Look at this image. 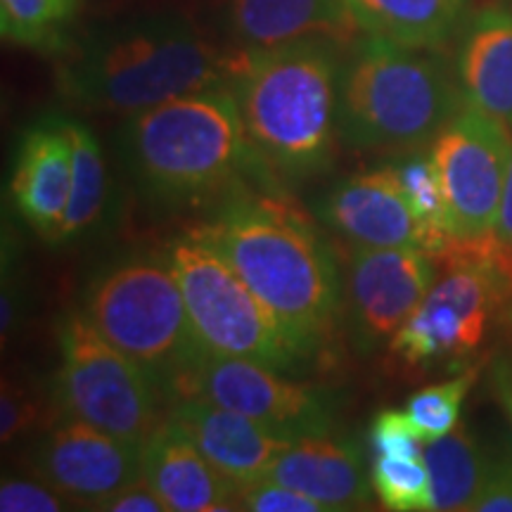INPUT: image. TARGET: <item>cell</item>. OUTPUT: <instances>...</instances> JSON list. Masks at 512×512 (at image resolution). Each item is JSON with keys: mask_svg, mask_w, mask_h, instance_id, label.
Returning <instances> with one entry per match:
<instances>
[{"mask_svg": "<svg viewBox=\"0 0 512 512\" xmlns=\"http://www.w3.org/2000/svg\"><path fill=\"white\" fill-rule=\"evenodd\" d=\"M197 233L226 256L287 332L318 354L342 306L344 275L311 223L283 202L235 188Z\"/></svg>", "mask_w": 512, "mask_h": 512, "instance_id": "obj_1", "label": "cell"}, {"mask_svg": "<svg viewBox=\"0 0 512 512\" xmlns=\"http://www.w3.org/2000/svg\"><path fill=\"white\" fill-rule=\"evenodd\" d=\"M337 43L325 38L271 50H245L233 88L256 159L273 174L304 181L325 171L337 131Z\"/></svg>", "mask_w": 512, "mask_h": 512, "instance_id": "obj_2", "label": "cell"}, {"mask_svg": "<svg viewBox=\"0 0 512 512\" xmlns=\"http://www.w3.org/2000/svg\"><path fill=\"white\" fill-rule=\"evenodd\" d=\"M235 62L185 17L152 15L93 34L62 64L57 81L88 110L131 117L181 95L230 86Z\"/></svg>", "mask_w": 512, "mask_h": 512, "instance_id": "obj_3", "label": "cell"}, {"mask_svg": "<svg viewBox=\"0 0 512 512\" xmlns=\"http://www.w3.org/2000/svg\"><path fill=\"white\" fill-rule=\"evenodd\" d=\"M119 147L140 195L162 209L197 207L230 195L247 166L259 162L230 86L131 114Z\"/></svg>", "mask_w": 512, "mask_h": 512, "instance_id": "obj_4", "label": "cell"}, {"mask_svg": "<svg viewBox=\"0 0 512 512\" xmlns=\"http://www.w3.org/2000/svg\"><path fill=\"white\" fill-rule=\"evenodd\" d=\"M465 105L458 76L430 48L363 34L339 76V140L351 150L408 155Z\"/></svg>", "mask_w": 512, "mask_h": 512, "instance_id": "obj_5", "label": "cell"}, {"mask_svg": "<svg viewBox=\"0 0 512 512\" xmlns=\"http://www.w3.org/2000/svg\"><path fill=\"white\" fill-rule=\"evenodd\" d=\"M81 311L107 342L152 375L171 403L202 347L169 256H124L95 273Z\"/></svg>", "mask_w": 512, "mask_h": 512, "instance_id": "obj_6", "label": "cell"}, {"mask_svg": "<svg viewBox=\"0 0 512 512\" xmlns=\"http://www.w3.org/2000/svg\"><path fill=\"white\" fill-rule=\"evenodd\" d=\"M192 328L209 354L247 358L287 375H304L316 351L297 342L240 273L204 235H178L166 252Z\"/></svg>", "mask_w": 512, "mask_h": 512, "instance_id": "obj_7", "label": "cell"}, {"mask_svg": "<svg viewBox=\"0 0 512 512\" xmlns=\"http://www.w3.org/2000/svg\"><path fill=\"white\" fill-rule=\"evenodd\" d=\"M60 366L53 380L55 411L143 446L166 418L162 387L133 358L107 342L83 311L57 325Z\"/></svg>", "mask_w": 512, "mask_h": 512, "instance_id": "obj_8", "label": "cell"}, {"mask_svg": "<svg viewBox=\"0 0 512 512\" xmlns=\"http://www.w3.org/2000/svg\"><path fill=\"white\" fill-rule=\"evenodd\" d=\"M448 211V254H496V226L512 169V128L467 105L430 143Z\"/></svg>", "mask_w": 512, "mask_h": 512, "instance_id": "obj_9", "label": "cell"}, {"mask_svg": "<svg viewBox=\"0 0 512 512\" xmlns=\"http://www.w3.org/2000/svg\"><path fill=\"white\" fill-rule=\"evenodd\" d=\"M510 292L512 264L503 252L456 259L401 325L389 351L413 368H467L491 328H498Z\"/></svg>", "mask_w": 512, "mask_h": 512, "instance_id": "obj_10", "label": "cell"}, {"mask_svg": "<svg viewBox=\"0 0 512 512\" xmlns=\"http://www.w3.org/2000/svg\"><path fill=\"white\" fill-rule=\"evenodd\" d=\"M185 396L238 411L292 441L330 434L337 420V401L330 389L299 382L264 363L209 351L185 377L171 403Z\"/></svg>", "mask_w": 512, "mask_h": 512, "instance_id": "obj_11", "label": "cell"}, {"mask_svg": "<svg viewBox=\"0 0 512 512\" xmlns=\"http://www.w3.org/2000/svg\"><path fill=\"white\" fill-rule=\"evenodd\" d=\"M437 256L420 247H356L344 273L347 325L361 354L389 347L437 280Z\"/></svg>", "mask_w": 512, "mask_h": 512, "instance_id": "obj_12", "label": "cell"}, {"mask_svg": "<svg viewBox=\"0 0 512 512\" xmlns=\"http://www.w3.org/2000/svg\"><path fill=\"white\" fill-rule=\"evenodd\" d=\"M27 467L72 503L100 510L140 477V444L57 413L31 444Z\"/></svg>", "mask_w": 512, "mask_h": 512, "instance_id": "obj_13", "label": "cell"}, {"mask_svg": "<svg viewBox=\"0 0 512 512\" xmlns=\"http://www.w3.org/2000/svg\"><path fill=\"white\" fill-rule=\"evenodd\" d=\"M316 216L356 247H420L434 254L432 235L415 216L394 164L342 178L318 197Z\"/></svg>", "mask_w": 512, "mask_h": 512, "instance_id": "obj_14", "label": "cell"}, {"mask_svg": "<svg viewBox=\"0 0 512 512\" xmlns=\"http://www.w3.org/2000/svg\"><path fill=\"white\" fill-rule=\"evenodd\" d=\"M74 150L64 117L31 124L19 140L10 174L17 214L46 242H57L72 195Z\"/></svg>", "mask_w": 512, "mask_h": 512, "instance_id": "obj_15", "label": "cell"}, {"mask_svg": "<svg viewBox=\"0 0 512 512\" xmlns=\"http://www.w3.org/2000/svg\"><path fill=\"white\" fill-rule=\"evenodd\" d=\"M211 460V465L235 486L264 479L275 460L294 441L280 437L247 415L216 406L207 399L185 396L169 403V415Z\"/></svg>", "mask_w": 512, "mask_h": 512, "instance_id": "obj_16", "label": "cell"}, {"mask_svg": "<svg viewBox=\"0 0 512 512\" xmlns=\"http://www.w3.org/2000/svg\"><path fill=\"white\" fill-rule=\"evenodd\" d=\"M140 475L169 512L238 510V486L211 465L171 418L140 446Z\"/></svg>", "mask_w": 512, "mask_h": 512, "instance_id": "obj_17", "label": "cell"}, {"mask_svg": "<svg viewBox=\"0 0 512 512\" xmlns=\"http://www.w3.org/2000/svg\"><path fill=\"white\" fill-rule=\"evenodd\" d=\"M266 477L316 498L332 512L366 508L373 494L361 448L332 432L294 441Z\"/></svg>", "mask_w": 512, "mask_h": 512, "instance_id": "obj_18", "label": "cell"}, {"mask_svg": "<svg viewBox=\"0 0 512 512\" xmlns=\"http://www.w3.org/2000/svg\"><path fill=\"white\" fill-rule=\"evenodd\" d=\"M228 24L247 50H271L311 38L356 43L363 34L347 0H230Z\"/></svg>", "mask_w": 512, "mask_h": 512, "instance_id": "obj_19", "label": "cell"}, {"mask_svg": "<svg viewBox=\"0 0 512 512\" xmlns=\"http://www.w3.org/2000/svg\"><path fill=\"white\" fill-rule=\"evenodd\" d=\"M456 76L470 105L512 128V10L484 8L465 19Z\"/></svg>", "mask_w": 512, "mask_h": 512, "instance_id": "obj_20", "label": "cell"}, {"mask_svg": "<svg viewBox=\"0 0 512 512\" xmlns=\"http://www.w3.org/2000/svg\"><path fill=\"white\" fill-rule=\"evenodd\" d=\"M467 0H347L363 34L411 48H439L465 22Z\"/></svg>", "mask_w": 512, "mask_h": 512, "instance_id": "obj_21", "label": "cell"}, {"mask_svg": "<svg viewBox=\"0 0 512 512\" xmlns=\"http://www.w3.org/2000/svg\"><path fill=\"white\" fill-rule=\"evenodd\" d=\"M494 448L484 446L467 425L453 427L444 437L425 444L422 460L430 472L432 510H472L489 477Z\"/></svg>", "mask_w": 512, "mask_h": 512, "instance_id": "obj_22", "label": "cell"}, {"mask_svg": "<svg viewBox=\"0 0 512 512\" xmlns=\"http://www.w3.org/2000/svg\"><path fill=\"white\" fill-rule=\"evenodd\" d=\"M64 126L72 140L74 169L72 195H69V207L55 245L79 240L93 226H98L107 204V166L98 138L93 136L91 128L76 119H64Z\"/></svg>", "mask_w": 512, "mask_h": 512, "instance_id": "obj_23", "label": "cell"}, {"mask_svg": "<svg viewBox=\"0 0 512 512\" xmlns=\"http://www.w3.org/2000/svg\"><path fill=\"white\" fill-rule=\"evenodd\" d=\"M79 5L81 0H0V34L12 46L55 50Z\"/></svg>", "mask_w": 512, "mask_h": 512, "instance_id": "obj_24", "label": "cell"}, {"mask_svg": "<svg viewBox=\"0 0 512 512\" xmlns=\"http://www.w3.org/2000/svg\"><path fill=\"white\" fill-rule=\"evenodd\" d=\"M394 166L415 216H418L427 233L432 235L434 256L448 254L453 247L451 230H448V211L430 152H408L403 162Z\"/></svg>", "mask_w": 512, "mask_h": 512, "instance_id": "obj_25", "label": "cell"}, {"mask_svg": "<svg viewBox=\"0 0 512 512\" xmlns=\"http://www.w3.org/2000/svg\"><path fill=\"white\" fill-rule=\"evenodd\" d=\"M373 494L396 512L432 510L430 472L422 458L375 456L370 465Z\"/></svg>", "mask_w": 512, "mask_h": 512, "instance_id": "obj_26", "label": "cell"}, {"mask_svg": "<svg viewBox=\"0 0 512 512\" xmlns=\"http://www.w3.org/2000/svg\"><path fill=\"white\" fill-rule=\"evenodd\" d=\"M477 375V368H463L456 377L422 387L420 392H415L408 399L406 411L411 415L413 425L418 427L422 439H439L458 425L463 401L472 384L477 382Z\"/></svg>", "mask_w": 512, "mask_h": 512, "instance_id": "obj_27", "label": "cell"}, {"mask_svg": "<svg viewBox=\"0 0 512 512\" xmlns=\"http://www.w3.org/2000/svg\"><path fill=\"white\" fill-rule=\"evenodd\" d=\"M425 444L408 411H382L370 425V448L375 456L422 458Z\"/></svg>", "mask_w": 512, "mask_h": 512, "instance_id": "obj_28", "label": "cell"}, {"mask_svg": "<svg viewBox=\"0 0 512 512\" xmlns=\"http://www.w3.org/2000/svg\"><path fill=\"white\" fill-rule=\"evenodd\" d=\"M238 508L252 512H332L328 505L316 498L268 477L240 486Z\"/></svg>", "mask_w": 512, "mask_h": 512, "instance_id": "obj_29", "label": "cell"}, {"mask_svg": "<svg viewBox=\"0 0 512 512\" xmlns=\"http://www.w3.org/2000/svg\"><path fill=\"white\" fill-rule=\"evenodd\" d=\"M41 401L36 399L34 389L19 380L3 377V392H0V441L10 446L12 441L24 437L41 418Z\"/></svg>", "mask_w": 512, "mask_h": 512, "instance_id": "obj_30", "label": "cell"}, {"mask_svg": "<svg viewBox=\"0 0 512 512\" xmlns=\"http://www.w3.org/2000/svg\"><path fill=\"white\" fill-rule=\"evenodd\" d=\"M67 496L43 482L29 477H5L0 484V510L3 512H62L69 510Z\"/></svg>", "mask_w": 512, "mask_h": 512, "instance_id": "obj_31", "label": "cell"}, {"mask_svg": "<svg viewBox=\"0 0 512 512\" xmlns=\"http://www.w3.org/2000/svg\"><path fill=\"white\" fill-rule=\"evenodd\" d=\"M470 512H512V444L494 448L489 477Z\"/></svg>", "mask_w": 512, "mask_h": 512, "instance_id": "obj_32", "label": "cell"}, {"mask_svg": "<svg viewBox=\"0 0 512 512\" xmlns=\"http://www.w3.org/2000/svg\"><path fill=\"white\" fill-rule=\"evenodd\" d=\"M100 510L107 512H169L166 503L159 494L147 484V479L140 475L131 484L117 491L110 501L102 503Z\"/></svg>", "mask_w": 512, "mask_h": 512, "instance_id": "obj_33", "label": "cell"}, {"mask_svg": "<svg viewBox=\"0 0 512 512\" xmlns=\"http://www.w3.org/2000/svg\"><path fill=\"white\" fill-rule=\"evenodd\" d=\"M24 316L22 287L17 283V273L8 271L3 264V297H0V332H3V347L15 335Z\"/></svg>", "mask_w": 512, "mask_h": 512, "instance_id": "obj_34", "label": "cell"}, {"mask_svg": "<svg viewBox=\"0 0 512 512\" xmlns=\"http://www.w3.org/2000/svg\"><path fill=\"white\" fill-rule=\"evenodd\" d=\"M489 387L512 425V354L498 349L489 363Z\"/></svg>", "mask_w": 512, "mask_h": 512, "instance_id": "obj_35", "label": "cell"}, {"mask_svg": "<svg viewBox=\"0 0 512 512\" xmlns=\"http://www.w3.org/2000/svg\"><path fill=\"white\" fill-rule=\"evenodd\" d=\"M496 242H498V249H501L505 259H508L512 264V169H510L508 185H505L501 216H498Z\"/></svg>", "mask_w": 512, "mask_h": 512, "instance_id": "obj_36", "label": "cell"}, {"mask_svg": "<svg viewBox=\"0 0 512 512\" xmlns=\"http://www.w3.org/2000/svg\"><path fill=\"white\" fill-rule=\"evenodd\" d=\"M498 332H501L505 349L512 354V292L508 294V299H505L501 316H498Z\"/></svg>", "mask_w": 512, "mask_h": 512, "instance_id": "obj_37", "label": "cell"}]
</instances>
